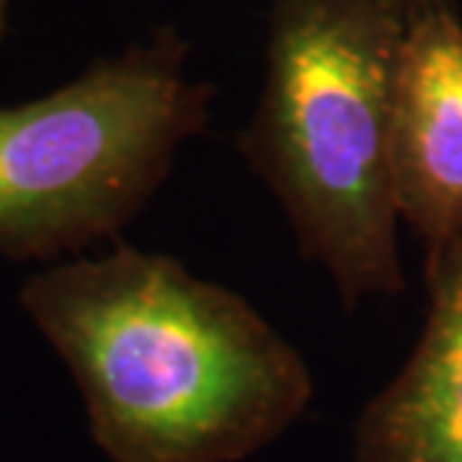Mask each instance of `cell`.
Wrapping results in <instances>:
<instances>
[{"label":"cell","instance_id":"5b68a950","mask_svg":"<svg viewBox=\"0 0 462 462\" xmlns=\"http://www.w3.org/2000/svg\"><path fill=\"white\" fill-rule=\"evenodd\" d=\"M427 321L366 402L355 462H462V237L427 253Z\"/></svg>","mask_w":462,"mask_h":462},{"label":"cell","instance_id":"6da1fadb","mask_svg":"<svg viewBox=\"0 0 462 462\" xmlns=\"http://www.w3.org/2000/svg\"><path fill=\"white\" fill-rule=\"evenodd\" d=\"M22 307L76 375L112 462H240L316 396L303 355L253 303L171 255L117 244L31 276Z\"/></svg>","mask_w":462,"mask_h":462},{"label":"cell","instance_id":"277c9868","mask_svg":"<svg viewBox=\"0 0 462 462\" xmlns=\"http://www.w3.org/2000/svg\"><path fill=\"white\" fill-rule=\"evenodd\" d=\"M393 178L400 219L427 253L462 237V18L454 0H418L405 18Z\"/></svg>","mask_w":462,"mask_h":462},{"label":"cell","instance_id":"8992f818","mask_svg":"<svg viewBox=\"0 0 462 462\" xmlns=\"http://www.w3.org/2000/svg\"><path fill=\"white\" fill-rule=\"evenodd\" d=\"M9 4H13V0H0V36H4V27H6V13H9Z\"/></svg>","mask_w":462,"mask_h":462},{"label":"cell","instance_id":"7a4b0ae2","mask_svg":"<svg viewBox=\"0 0 462 462\" xmlns=\"http://www.w3.org/2000/svg\"><path fill=\"white\" fill-rule=\"evenodd\" d=\"M409 0H271L240 153L346 310L405 289L393 88Z\"/></svg>","mask_w":462,"mask_h":462},{"label":"cell","instance_id":"3957f363","mask_svg":"<svg viewBox=\"0 0 462 462\" xmlns=\"http://www.w3.org/2000/svg\"><path fill=\"white\" fill-rule=\"evenodd\" d=\"M174 27L33 103L0 108V253L51 258L115 237L208 124L210 88Z\"/></svg>","mask_w":462,"mask_h":462},{"label":"cell","instance_id":"52a82bcc","mask_svg":"<svg viewBox=\"0 0 462 462\" xmlns=\"http://www.w3.org/2000/svg\"><path fill=\"white\" fill-rule=\"evenodd\" d=\"M409 4H418V0H409Z\"/></svg>","mask_w":462,"mask_h":462}]
</instances>
